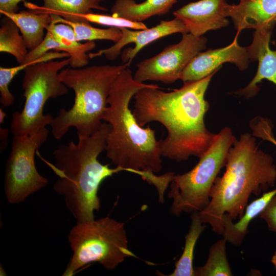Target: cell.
I'll use <instances>...</instances> for the list:
<instances>
[{
	"instance_id": "21",
	"label": "cell",
	"mask_w": 276,
	"mask_h": 276,
	"mask_svg": "<svg viewBox=\"0 0 276 276\" xmlns=\"http://www.w3.org/2000/svg\"><path fill=\"white\" fill-rule=\"evenodd\" d=\"M200 218L198 211L192 213L190 228L185 237L183 251L175 264L173 272L168 275L195 276L193 265L194 251L198 239L206 227Z\"/></svg>"
},
{
	"instance_id": "10",
	"label": "cell",
	"mask_w": 276,
	"mask_h": 276,
	"mask_svg": "<svg viewBox=\"0 0 276 276\" xmlns=\"http://www.w3.org/2000/svg\"><path fill=\"white\" fill-rule=\"evenodd\" d=\"M207 38L190 33L182 34L177 43L166 47L157 55L136 64L133 79L140 83L155 81L169 84L180 79L191 60L205 49Z\"/></svg>"
},
{
	"instance_id": "28",
	"label": "cell",
	"mask_w": 276,
	"mask_h": 276,
	"mask_svg": "<svg viewBox=\"0 0 276 276\" xmlns=\"http://www.w3.org/2000/svg\"><path fill=\"white\" fill-rule=\"evenodd\" d=\"M259 217L266 222L269 229L276 234V195L270 200Z\"/></svg>"
},
{
	"instance_id": "9",
	"label": "cell",
	"mask_w": 276,
	"mask_h": 276,
	"mask_svg": "<svg viewBox=\"0 0 276 276\" xmlns=\"http://www.w3.org/2000/svg\"><path fill=\"white\" fill-rule=\"evenodd\" d=\"M48 135L46 127L29 135H13L4 179L5 194L8 203L22 202L48 185V179L36 169L35 155Z\"/></svg>"
},
{
	"instance_id": "18",
	"label": "cell",
	"mask_w": 276,
	"mask_h": 276,
	"mask_svg": "<svg viewBox=\"0 0 276 276\" xmlns=\"http://www.w3.org/2000/svg\"><path fill=\"white\" fill-rule=\"evenodd\" d=\"M276 195V188L264 192L262 196L247 205L243 216L239 220L234 223L227 214L222 218L223 232L222 235L226 242L235 246L241 245L247 233L250 222L266 207L270 200Z\"/></svg>"
},
{
	"instance_id": "29",
	"label": "cell",
	"mask_w": 276,
	"mask_h": 276,
	"mask_svg": "<svg viewBox=\"0 0 276 276\" xmlns=\"http://www.w3.org/2000/svg\"><path fill=\"white\" fill-rule=\"evenodd\" d=\"M24 0H0V12L16 13L18 4Z\"/></svg>"
},
{
	"instance_id": "24",
	"label": "cell",
	"mask_w": 276,
	"mask_h": 276,
	"mask_svg": "<svg viewBox=\"0 0 276 276\" xmlns=\"http://www.w3.org/2000/svg\"><path fill=\"white\" fill-rule=\"evenodd\" d=\"M225 239L215 243L210 248L205 264L194 268L195 276L233 275L226 253Z\"/></svg>"
},
{
	"instance_id": "27",
	"label": "cell",
	"mask_w": 276,
	"mask_h": 276,
	"mask_svg": "<svg viewBox=\"0 0 276 276\" xmlns=\"http://www.w3.org/2000/svg\"><path fill=\"white\" fill-rule=\"evenodd\" d=\"M60 48V43L55 39L50 32L47 31L43 40L36 47L28 52L22 63L33 62L50 50L59 52Z\"/></svg>"
},
{
	"instance_id": "13",
	"label": "cell",
	"mask_w": 276,
	"mask_h": 276,
	"mask_svg": "<svg viewBox=\"0 0 276 276\" xmlns=\"http://www.w3.org/2000/svg\"><path fill=\"white\" fill-rule=\"evenodd\" d=\"M226 0H200L191 2L173 12L183 23L188 33L196 37L206 32L226 27Z\"/></svg>"
},
{
	"instance_id": "15",
	"label": "cell",
	"mask_w": 276,
	"mask_h": 276,
	"mask_svg": "<svg viewBox=\"0 0 276 276\" xmlns=\"http://www.w3.org/2000/svg\"><path fill=\"white\" fill-rule=\"evenodd\" d=\"M271 33V30H256L251 43L246 47L250 61H258V67L250 83L237 91L246 98L257 94L258 84L264 79L276 85V50H271L269 45Z\"/></svg>"
},
{
	"instance_id": "31",
	"label": "cell",
	"mask_w": 276,
	"mask_h": 276,
	"mask_svg": "<svg viewBox=\"0 0 276 276\" xmlns=\"http://www.w3.org/2000/svg\"><path fill=\"white\" fill-rule=\"evenodd\" d=\"M7 116L6 113L4 111L2 108H0V124H3L4 123V120Z\"/></svg>"
},
{
	"instance_id": "7",
	"label": "cell",
	"mask_w": 276,
	"mask_h": 276,
	"mask_svg": "<svg viewBox=\"0 0 276 276\" xmlns=\"http://www.w3.org/2000/svg\"><path fill=\"white\" fill-rule=\"evenodd\" d=\"M236 139L230 128H223L192 169L174 175L168 193V197L173 199L171 214L178 216L182 212L201 211L207 206L214 181L225 166L230 148Z\"/></svg>"
},
{
	"instance_id": "19",
	"label": "cell",
	"mask_w": 276,
	"mask_h": 276,
	"mask_svg": "<svg viewBox=\"0 0 276 276\" xmlns=\"http://www.w3.org/2000/svg\"><path fill=\"white\" fill-rule=\"evenodd\" d=\"M177 0H146L136 3L134 0H116L111 13L112 16L142 22L152 16L168 13Z\"/></svg>"
},
{
	"instance_id": "1",
	"label": "cell",
	"mask_w": 276,
	"mask_h": 276,
	"mask_svg": "<svg viewBox=\"0 0 276 276\" xmlns=\"http://www.w3.org/2000/svg\"><path fill=\"white\" fill-rule=\"evenodd\" d=\"M214 72L201 80L184 82L170 92L156 84L143 88L134 96L132 113L144 127L152 122L161 123L167 135L159 141L162 156L177 162L191 156L200 158L213 143L216 134L206 127L204 116L209 109L205 92Z\"/></svg>"
},
{
	"instance_id": "8",
	"label": "cell",
	"mask_w": 276,
	"mask_h": 276,
	"mask_svg": "<svg viewBox=\"0 0 276 276\" xmlns=\"http://www.w3.org/2000/svg\"><path fill=\"white\" fill-rule=\"evenodd\" d=\"M70 63V58L30 65L25 70L22 87L25 98L20 112L12 114L10 130L13 135H29L50 125L53 117L43 114L49 99L66 95L68 88L61 81L59 72Z\"/></svg>"
},
{
	"instance_id": "11",
	"label": "cell",
	"mask_w": 276,
	"mask_h": 276,
	"mask_svg": "<svg viewBox=\"0 0 276 276\" xmlns=\"http://www.w3.org/2000/svg\"><path fill=\"white\" fill-rule=\"evenodd\" d=\"M119 29L122 32L119 40L108 48L89 53V59L104 55L108 60H114L121 54L122 62L130 64L140 51L149 43L174 33H188L183 23L176 17L171 20H162L150 29L135 31L126 28Z\"/></svg>"
},
{
	"instance_id": "5",
	"label": "cell",
	"mask_w": 276,
	"mask_h": 276,
	"mask_svg": "<svg viewBox=\"0 0 276 276\" xmlns=\"http://www.w3.org/2000/svg\"><path fill=\"white\" fill-rule=\"evenodd\" d=\"M128 63L118 65H95L59 72L61 81L75 93L74 103L68 109H61L50 126L53 136L61 139L71 127H75L78 137H86L96 132L103 123L108 98L120 72Z\"/></svg>"
},
{
	"instance_id": "17",
	"label": "cell",
	"mask_w": 276,
	"mask_h": 276,
	"mask_svg": "<svg viewBox=\"0 0 276 276\" xmlns=\"http://www.w3.org/2000/svg\"><path fill=\"white\" fill-rule=\"evenodd\" d=\"M46 30L50 32L60 43L59 52L69 54L71 67L81 68L88 64L89 58L86 53L95 48L96 43L94 41L80 43L77 40L73 28L65 24L51 22Z\"/></svg>"
},
{
	"instance_id": "20",
	"label": "cell",
	"mask_w": 276,
	"mask_h": 276,
	"mask_svg": "<svg viewBox=\"0 0 276 276\" xmlns=\"http://www.w3.org/2000/svg\"><path fill=\"white\" fill-rule=\"evenodd\" d=\"M9 17L18 27L27 48L31 50L43 40L44 30L51 23V16L48 13H37L22 10L16 13L1 12Z\"/></svg>"
},
{
	"instance_id": "14",
	"label": "cell",
	"mask_w": 276,
	"mask_h": 276,
	"mask_svg": "<svg viewBox=\"0 0 276 276\" xmlns=\"http://www.w3.org/2000/svg\"><path fill=\"white\" fill-rule=\"evenodd\" d=\"M226 15L239 33L244 29L272 31L276 24V0H246L227 4Z\"/></svg>"
},
{
	"instance_id": "6",
	"label": "cell",
	"mask_w": 276,
	"mask_h": 276,
	"mask_svg": "<svg viewBox=\"0 0 276 276\" xmlns=\"http://www.w3.org/2000/svg\"><path fill=\"white\" fill-rule=\"evenodd\" d=\"M68 241L73 255L63 276H73L91 263L112 270L126 258L136 257L128 247L124 223L109 216L77 222Z\"/></svg>"
},
{
	"instance_id": "23",
	"label": "cell",
	"mask_w": 276,
	"mask_h": 276,
	"mask_svg": "<svg viewBox=\"0 0 276 276\" xmlns=\"http://www.w3.org/2000/svg\"><path fill=\"white\" fill-rule=\"evenodd\" d=\"M50 15L51 22L65 24L72 27L76 34V38L79 41L108 40L117 42L122 36V32L118 28L110 27L108 29H100L91 26L88 22L70 21L58 15Z\"/></svg>"
},
{
	"instance_id": "26",
	"label": "cell",
	"mask_w": 276,
	"mask_h": 276,
	"mask_svg": "<svg viewBox=\"0 0 276 276\" xmlns=\"http://www.w3.org/2000/svg\"><path fill=\"white\" fill-rule=\"evenodd\" d=\"M82 17L87 22H94L110 27L126 28L134 30H144L148 28L143 22L132 21L112 15L90 12L84 15Z\"/></svg>"
},
{
	"instance_id": "4",
	"label": "cell",
	"mask_w": 276,
	"mask_h": 276,
	"mask_svg": "<svg viewBox=\"0 0 276 276\" xmlns=\"http://www.w3.org/2000/svg\"><path fill=\"white\" fill-rule=\"evenodd\" d=\"M110 126L103 122L98 130L89 136L78 137L75 143L62 144L53 152L55 163L52 164L39 153L36 154L58 177L54 190L63 197L65 205L76 220L83 222L95 219L94 212L99 211L100 200L99 188L106 178L128 170L109 164H102L98 159L105 151Z\"/></svg>"
},
{
	"instance_id": "32",
	"label": "cell",
	"mask_w": 276,
	"mask_h": 276,
	"mask_svg": "<svg viewBox=\"0 0 276 276\" xmlns=\"http://www.w3.org/2000/svg\"><path fill=\"white\" fill-rule=\"evenodd\" d=\"M271 262L273 264V265L274 266L276 269V251L274 252V255L272 257Z\"/></svg>"
},
{
	"instance_id": "12",
	"label": "cell",
	"mask_w": 276,
	"mask_h": 276,
	"mask_svg": "<svg viewBox=\"0 0 276 276\" xmlns=\"http://www.w3.org/2000/svg\"><path fill=\"white\" fill-rule=\"evenodd\" d=\"M238 34L226 47L197 54L182 72L180 80L183 83L201 80L217 72L225 62L234 64L240 70L246 69L250 60L247 48L238 42Z\"/></svg>"
},
{
	"instance_id": "22",
	"label": "cell",
	"mask_w": 276,
	"mask_h": 276,
	"mask_svg": "<svg viewBox=\"0 0 276 276\" xmlns=\"http://www.w3.org/2000/svg\"><path fill=\"white\" fill-rule=\"evenodd\" d=\"M19 31L16 25L9 17L4 16L1 22L0 52L11 54L17 62L21 64L28 51Z\"/></svg>"
},
{
	"instance_id": "2",
	"label": "cell",
	"mask_w": 276,
	"mask_h": 276,
	"mask_svg": "<svg viewBox=\"0 0 276 276\" xmlns=\"http://www.w3.org/2000/svg\"><path fill=\"white\" fill-rule=\"evenodd\" d=\"M152 84L140 83L126 67L116 79L110 90L103 122L110 126L106 140L107 157L116 166L140 176L156 188L158 193L167 188V173L156 175L162 168L159 141L150 127L140 126L130 109L131 99L141 89Z\"/></svg>"
},
{
	"instance_id": "3",
	"label": "cell",
	"mask_w": 276,
	"mask_h": 276,
	"mask_svg": "<svg viewBox=\"0 0 276 276\" xmlns=\"http://www.w3.org/2000/svg\"><path fill=\"white\" fill-rule=\"evenodd\" d=\"M225 171L217 177L211 189L207 206L199 212L204 223L222 235L224 214L233 220L243 215L250 196H259L274 186L276 165L269 154L259 148L249 133L240 135L230 148Z\"/></svg>"
},
{
	"instance_id": "33",
	"label": "cell",
	"mask_w": 276,
	"mask_h": 276,
	"mask_svg": "<svg viewBox=\"0 0 276 276\" xmlns=\"http://www.w3.org/2000/svg\"><path fill=\"white\" fill-rule=\"evenodd\" d=\"M240 1H246V0H239Z\"/></svg>"
},
{
	"instance_id": "30",
	"label": "cell",
	"mask_w": 276,
	"mask_h": 276,
	"mask_svg": "<svg viewBox=\"0 0 276 276\" xmlns=\"http://www.w3.org/2000/svg\"><path fill=\"white\" fill-rule=\"evenodd\" d=\"M9 130L7 128H0V150L4 151L8 146Z\"/></svg>"
},
{
	"instance_id": "16",
	"label": "cell",
	"mask_w": 276,
	"mask_h": 276,
	"mask_svg": "<svg viewBox=\"0 0 276 276\" xmlns=\"http://www.w3.org/2000/svg\"><path fill=\"white\" fill-rule=\"evenodd\" d=\"M104 0H42L43 5L39 6L25 2V6L37 13H48L58 15L73 22H87L82 16L91 12V9L107 11V9L100 5ZM89 23V22H88Z\"/></svg>"
},
{
	"instance_id": "25",
	"label": "cell",
	"mask_w": 276,
	"mask_h": 276,
	"mask_svg": "<svg viewBox=\"0 0 276 276\" xmlns=\"http://www.w3.org/2000/svg\"><path fill=\"white\" fill-rule=\"evenodd\" d=\"M49 58V56L45 54L32 62L21 63L11 67H0V103L2 107L10 106L14 103V97L10 92L9 85L14 77L30 65L48 61Z\"/></svg>"
}]
</instances>
